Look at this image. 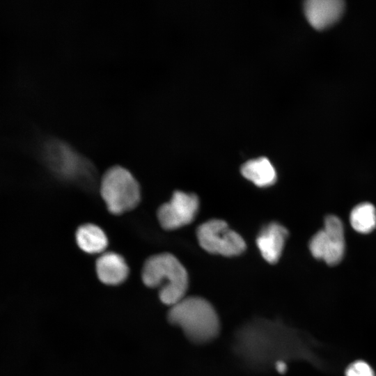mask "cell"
Instances as JSON below:
<instances>
[{"label":"cell","instance_id":"6da1fadb","mask_svg":"<svg viewBox=\"0 0 376 376\" xmlns=\"http://www.w3.org/2000/svg\"><path fill=\"white\" fill-rule=\"evenodd\" d=\"M167 317L170 323L180 327L187 338L196 344L209 343L219 333L217 311L201 297H185L170 306Z\"/></svg>","mask_w":376,"mask_h":376},{"label":"cell","instance_id":"7a4b0ae2","mask_svg":"<svg viewBox=\"0 0 376 376\" xmlns=\"http://www.w3.org/2000/svg\"><path fill=\"white\" fill-rule=\"evenodd\" d=\"M141 276L146 286L159 287V299L166 305L171 306L186 297L189 283L187 270L169 253L149 257L143 264Z\"/></svg>","mask_w":376,"mask_h":376},{"label":"cell","instance_id":"3957f363","mask_svg":"<svg viewBox=\"0 0 376 376\" xmlns=\"http://www.w3.org/2000/svg\"><path fill=\"white\" fill-rule=\"evenodd\" d=\"M100 191L107 209L114 214L132 210L141 198L136 180L127 169L120 166H112L104 173Z\"/></svg>","mask_w":376,"mask_h":376},{"label":"cell","instance_id":"277c9868","mask_svg":"<svg viewBox=\"0 0 376 376\" xmlns=\"http://www.w3.org/2000/svg\"><path fill=\"white\" fill-rule=\"evenodd\" d=\"M42 154L48 166L60 178L77 182L91 180V164L65 142L58 139L48 141Z\"/></svg>","mask_w":376,"mask_h":376},{"label":"cell","instance_id":"5b68a950","mask_svg":"<svg viewBox=\"0 0 376 376\" xmlns=\"http://www.w3.org/2000/svg\"><path fill=\"white\" fill-rule=\"evenodd\" d=\"M196 235L201 246L211 253L233 256L240 255L246 249L244 239L221 219L202 224Z\"/></svg>","mask_w":376,"mask_h":376},{"label":"cell","instance_id":"8992f818","mask_svg":"<svg viewBox=\"0 0 376 376\" xmlns=\"http://www.w3.org/2000/svg\"><path fill=\"white\" fill-rule=\"evenodd\" d=\"M198 206V198L195 194L176 191L169 201L159 207L157 219L164 229H177L194 220Z\"/></svg>","mask_w":376,"mask_h":376},{"label":"cell","instance_id":"52a82bcc","mask_svg":"<svg viewBox=\"0 0 376 376\" xmlns=\"http://www.w3.org/2000/svg\"><path fill=\"white\" fill-rule=\"evenodd\" d=\"M344 9L341 0H308L304 3L305 15L311 25L324 29L336 22Z\"/></svg>","mask_w":376,"mask_h":376},{"label":"cell","instance_id":"ba28073f","mask_svg":"<svg viewBox=\"0 0 376 376\" xmlns=\"http://www.w3.org/2000/svg\"><path fill=\"white\" fill-rule=\"evenodd\" d=\"M288 230L282 225L272 222L260 232L256 244L264 259L269 263H276L281 256Z\"/></svg>","mask_w":376,"mask_h":376},{"label":"cell","instance_id":"9c48e42d","mask_svg":"<svg viewBox=\"0 0 376 376\" xmlns=\"http://www.w3.org/2000/svg\"><path fill=\"white\" fill-rule=\"evenodd\" d=\"M95 269L100 281L110 285L123 283L129 274V267L124 258L113 251L101 253L96 260Z\"/></svg>","mask_w":376,"mask_h":376},{"label":"cell","instance_id":"30bf717a","mask_svg":"<svg viewBox=\"0 0 376 376\" xmlns=\"http://www.w3.org/2000/svg\"><path fill=\"white\" fill-rule=\"evenodd\" d=\"M327 235V248L323 260L329 265L338 264L345 252L344 228L340 219L334 215L325 218L323 228Z\"/></svg>","mask_w":376,"mask_h":376},{"label":"cell","instance_id":"8fae6325","mask_svg":"<svg viewBox=\"0 0 376 376\" xmlns=\"http://www.w3.org/2000/svg\"><path fill=\"white\" fill-rule=\"evenodd\" d=\"M78 246L90 254L102 253L108 246V238L103 230L93 224L81 225L76 230Z\"/></svg>","mask_w":376,"mask_h":376},{"label":"cell","instance_id":"7c38bea8","mask_svg":"<svg viewBox=\"0 0 376 376\" xmlns=\"http://www.w3.org/2000/svg\"><path fill=\"white\" fill-rule=\"evenodd\" d=\"M241 173L245 178L260 187L270 186L276 180L273 165L263 157L247 161L242 166Z\"/></svg>","mask_w":376,"mask_h":376},{"label":"cell","instance_id":"4fadbf2b","mask_svg":"<svg viewBox=\"0 0 376 376\" xmlns=\"http://www.w3.org/2000/svg\"><path fill=\"white\" fill-rule=\"evenodd\" d=\"M350 221L352 227L358 233H370L376 228L375 207L370 203L356 205L351 211Z\"/></svg>","mask_w":376,"mask_h":376},{"label":"cell","instance_id":"5bb4252c","mask_svg":"<svg viewBox=\"0 0 376 376\" xmlns=\"http://www.w3.org/2000/svg\"><path fill=\"white\" fill-rule=\"evenodd\" d=\"M345 376H375V373L366 362L357 361L347 367Z\"/></svg>","mask_w":376,"mask_h":376},{"label":"cell","instance_id":"9a60e30c","mask_svg":"<svg viewBox=\"0 0 376 376\" xmlns=\"http://www.w3.org/2000/svg\"><path fill=\"white\" fill-rule=\"evenodd\" d=\"M275 366L276 370L280 373H284L287 370V365L283 361H277Z\"/></svg>","mask_w":376,"mask_h":376}]
</instances>
